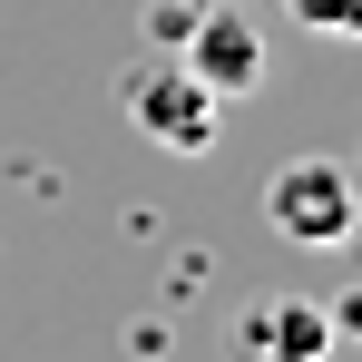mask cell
Instances as JSON below:
<instances>
[{
  "mask_svg": "<svg viewBox=\"0 0 362 362\" xmlns=\"http://www.w3.org/2000/svg\"><path fill=\"white\" fill-rule=\"evenodd\" d=\"M118 108L147 127L157 147L206 157V147H216V108H226V98H216V88H206V78H196L177 49H157V59H137V69L118 78Z\"/></svg>",
  "mask_w": 362,
  "mask_h": 362,
  "instance_id": "cell-2",
  "label": "cell"
},
{
  "mask_svg": "<svg viewBox=\"0 0 362 362\" xmlns=\"http://www.w3.org/2000/svg\"><path fill=\"white\" fill-rule=\"evenodd\" d=\"M177 59L196 69V78L216 88V98H245V88L264 78V30H255L245 10H226V0H216V10H196V20H186Z\"/></svg>",
  "mask_w": 362,
  "mask_h": 362,
  "instance_id": "cell-3",
  "label": "cell"
},
{
  "mask_svg": "<svg viewBox=\"0 0 362 362\" xmlns=\"http://www.w3.org/2000/svg\"><path fill=\"white\" fill-rule=\"evenodd\" d=\"M294 20H303V30H333V40H353V30H362V0H294Z\"/></svg>",
  "mask_w": 362,
  "mask_h": 362,
  "instance_id": "cell-5",
  "label": "cell"
},
{
  "mask_svg": "<svg viewBox=\"0 0 362 362\" xmlns=\"http://www.w3.org/2000/svg\"><path fill=\"white\" fill-rule=\"evenodd\" d=\"M333 333H362V294H343V303H333Z\"/></svg>",
  "mask_w": 362,
  "mask_h": 362,
  "instance_id": "cell-7",
  "label": "cell"
},
{
  "mask_svg": "<svg viewBox=\"0 0 362 362\" xmlns=\"http://www.w3.org/2000/svg\"><path fill=\"white\" fill-rule=\"evenodd\" d=\"M245 343H274V353H323L333 343V313H303V303H274L245 323Z\"/></svg>",
  "mask_w": 362,
  "mask_h": 362,
  "instance_id": "cell-4",
  "label": "cell"
},
{
  "mask_svg": "<svg viewBox=\"0 0 362 362\" xmlns=\"http://www.w3.org/2000/svg\"><path fill=\"white\" fill-rule=\"evenodd\" d=\"M186 20H196L186 0H157V49H177V40H186Z\"/></svg>",
  "mask_w": 362,
  "mask_h": 362,
  "instance_id": "cell-6",
  "label": "cell"
},
{
  "mask_svg": "<svg viewBox=\"0 0 362 362\" xmlns=\"http://www.w3.org/2000/svg\"><path fill=\"white\" fill-rule=\"evenodd\" d=\"M264 226L284 245H353L362 235V167H343V157H294V167H274Z\"/></svg>",
  "mask_w": 362,
  "mask_h": 362,
  "instance_id": "cell-1",
  "label": "cell"
}]
</instances>
